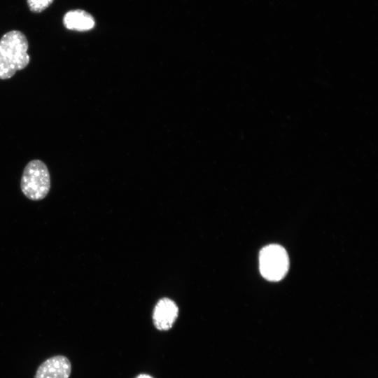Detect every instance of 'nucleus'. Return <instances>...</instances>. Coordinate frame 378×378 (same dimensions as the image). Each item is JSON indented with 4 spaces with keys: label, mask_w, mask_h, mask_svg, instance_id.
<instances>
[{
    "label": "nucleus",
    "mask_w": 378,
    "mask_h": 378,
    "mask_svg": "<svg viewBox=\"0 0 378 378\" xmlns=\"http://www.w3.org/2000/svg\"><path fill=\"white\" fill-rule=\"evenodd\" d=\"M29 44L25 35L18 30L6 33L0 39V79L11 78L29 62Z\"/></svg>",
    "instance_id": "f257e3e1"
},
{
    "label": "nucleus",
    "mask_w": 378,
    "mask_h": 378,
    "mask_svg": "<svg viewBox=\"0 0 378 378\" xmlns=\"http://www.w3.org/2000/svg\"><path fill=\"white\" fill-rule=\"evenodd\" d=\"M22 193L33 201L41 200L50 188V174L46 164L33 160L25 166L20 182Z\"/></svg>",
    "instance_id": "f03ea898"
},
{
    "label": "nucleus",
    "mask_w": 378,
    "mask_h": 378,
    "mask_svg": "<svg viewBox=\"0 0 378 378\" xmlns=\"http://www.w3.org/2000/svg\"><path fill=\"white\" fill-rule=\"evenodd\" d=\"M289 260L286 250L280 245L270 244L262 248L259 255V268L268 281H278L286 274Z\"/></svg>",
    "instance_id": "7ed1b4c3"
},
{
    "label": "nucleus",
    "mask_w": 378,
    "mask_h": 378,
    "mask_svg": "<svg viewBox=\"0 0 378 378\" xmlns=\"http://www.w3.org/2000/svg\"><path fill=\"white\" fill-rule=\"evenodd\" d=\"M71 364L62 355L52 356L44 360L37 368L34 378H69Z\"/></svg>",
    "instance_id": "20e7f679"
},
{
    "label": "nucleus",
    "mask_w": 378,
    "mask_h": 378,
    "mask_svg": "<svg viewBox=\"0 0 378 378\" xmlns=\"http://www.w3.org/2000/svg\"><path fill=\"white\" fill-rule=\"evenodd\" d=\"M178 312V307L173 300L169 298L160 300L153 315L155 328L162 331L170 329L177 318Z\"/></svg>",
    "instance_id": "39448f33"
},
{
    "label": "nucleus",
    "mask_w": 378,
    "mask_h": 378,
    "mask_svg": "<svg viewBox=\"0 0 378 378\" xmlns=\"http://www.w3.org/2000/svg\"><path fill=\"white\" fill-rule=\"evenodd\" d=\"M63 23L68 29L83 31L92 29L95 21L94 18L85 10L76 9L65 13Z\"/></svg>",
    "instance_id": "423d86ee"
},
{
    "label": "nucleus",
    "mask_w": 378,
    "mask_h": 378,
    "mask_svg": "<svg viewBox=\"0 0 378 378\" xmlns=\"http://www.w3.org/2000/svg\"><path fill=\"white\" fill-rule=\"evenodd\" d=\"M53 0H27L28 6L31 11L40 13L47 8Z\"/></svg>",
    "instance_id": "0eeeda50"
},
{
    "label": "nucleus",
    "mask_w": 378,
    "mask_h": 378,
    "mask_svg": "<svg viewBox=\"0 0 378 378\" xmlns=\"http://www.w3.org/2000/svg\"><path fill=\"white\" fill-rule=\"evenodd\" d=\"M136 378H153V377L146 374H142L139 375Z\"/></svg>",
    "instance_id": "6e6552de"
}]
</instances>
